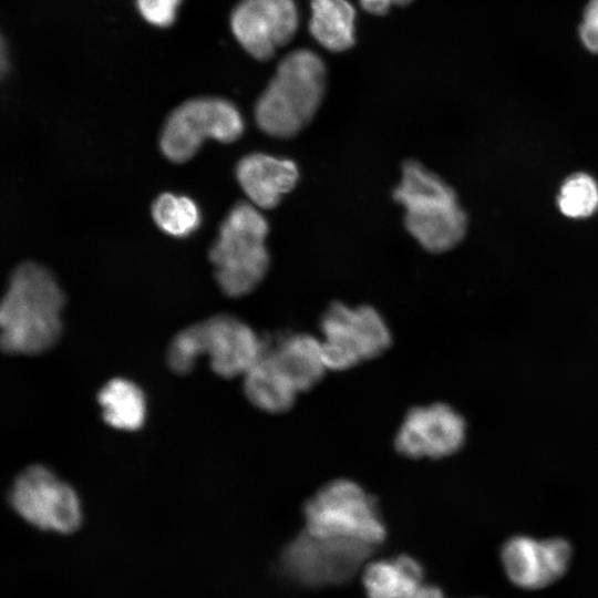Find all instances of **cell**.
Instances as JSON below:
<instances>
[{"label": "cell", "instance_id": "1", "mask_svg": "<svg viewBox=\"0 0 598 598\" xmlns=\"http://www.w3.org/2000/svg\"><path fill=\"white\" fill-rule=\"evenodd\" d=\"M65 298L53 275L25 261L11 274L0 307L1 347L10 354H39L58 341Z\"/></svg>", "mask_w": 598, "mask_h": 598}, {"label": "cell", "instance_id": "2", "mask_svg": "<svg viewBox=\"0 0 598 598\" xmlns=\"http://www.w3.org/2000/svg\"><path fill=\"white\" fill-rule=\"evenodd\" d=\"M326 86L327 72L320 56L307 49L290 52L256 102V124L274 138L295 137L316 116Z\"/></svg>", "mask_w": 598, "mask_h": 598}, {"label": "cell", "instance_id": "3", "mask_svg": "<svg viewBox=\"0 0 598 598\" xmlns=\"http://www.w3.org/2000/svg\"><path fill=\"white\" fill-rule=\"evenodd\" d=\"M404 208V226L419 245L432 254L453 249L464 238L467 217L456 193L439 175L408 159L392 193Z\"/></svg>", "mask_w": 598, "mask_h": 598}, {"label": "cell", "instance_id": "4", "mask_svg": "<svg viewBox=\"0 0 598 598\" xmlns=\"http://www.w3.org/2000/svg\"><path fill=\"white\" fill-rule=\"evenodd\" d=\"M268 233L262 210L249 202L237 203L228 212L208 255L225 295L246 296L265 279L270 266Z\"/></svg>", "mask_w": 598, "mask_h": 598}, {"label": "cell", "instance_id": "5", "mask_svg": "<svg viewBox=\"0 0 598 598\" xmlns=\"http://www.w3.org/2000/svg\"><path fill=\"white\" fill-rule=\"evenodd\" d=\"M266 341L246 322L231 315H217L179 331L167 352L169 368L188 373L199 355H207L215 373L243 377L265 351Z\"/></svg>", "mask_w": 598, "mask_h": 598}, {"label": "cell", "instance_id": "6", "mask_svg": "<svg viewBox=\"0 0 598 598\" xmlns=\"http://www.w3.org/2000/svg\"><path fill=\"white\" fill-rule=\"evenodd\" d=\"M305 530L321 538L380 545L386 536L379 506L360 484L336 478L321 486L305 504Z\"/></svg>", "mask_w": 598, "mask_h": 598}, {"label": "cell", "instance_id": "7", "mask_svg": "<svg viewBox=\"0 0 598 598\" xmlns=\"http://www.w3.org/2000/svg\"><path fill=\"white\" fill-rule=\"evenodd\" d=\"M319 327L329 371L349 370L378 358L392 343L390 327L369 305L334 301L322 313Z\"/></svg>", "mask_w": 598, "mask_h": 598}, {"label": "cell", "instance_id": "8", "mask_svg": "<svg viewBox=\"0 0 598 598\" xmlns=\"http://www.w3.org/2000/svg\"><path fill=\"white\" fill-rule=\"evenodd\" d=\"M245 122L237 106L221 97H196L178 105L162 128L159 146L174 163L190 159L207 138L220 143L237 141Z\"/></svg>", "mask_w": 598, "mask_h": 598}, {"label": "cell", "instance_id": "9", "mask_svg": "<svg viewBox=\"0 0 598 598\" xmlns=\"http://www.w3.org/2000/svg\"><path fill=\"white\" fill-rule=\"evenodd\" d=\"M375 546L340 538H321L302 530L282 550L279 567L307 587L340 585L351 579Z\"/></svg>", "mask_w": 598, "mask_h": 598}, {"label": "cell", "instance_id": "10", "mask_svg": "<svg viewBox=\"0 0 598 598\" xmlns=\"http://www.w3.org/2000/svg\"><path fill=\"white\" fill-rule=\"evenodd\" d=\"M10 504L28 523L63 534L81 524V506L74 489L59 480L49 468L31 465L16 478Z\"/></svg>", "mask_w": 598, "mask_h": 598}, {"label": "cell", "instance_id": "11", "mask_svg": "<svg viewBox=\"0 0 598 598\" xmlns=\"http://www.w3.org/2000/svg\"><path fill=\"white\" fill-rule=\"evenodd\" d=\"M466 436L464 417L442 402L408 411L394 437L396 451L413 460L442 458L457 452Z\"/></svg>", "mask_w": 598, "mask_h": 598}, {"label": "cell", "instance_id": "12", "mask_svg": "<svg viewBox=\"0 0 598 598\" xmlns=\"http://www.w3.org/2000/svg\"><path fill=\"white\" fill-rule=\"evenodd\" d=\"M293 0H241L230 16L231 31L252 58L267 61L289 43L298 29Z\"/></svg>", "mask_w": 598, "mask_h": 598}, {"label": "cell", "instance_id": "13", "mask_svg": "<svg viewBox=\"0 0 598 598\" xmlns=\"http://www.w3.org/2000/svg\"><path fill=\"white\" fill-rule=\"evenodd\" d=\"M571 559L573 547L561 537L538 539L516 535L501 548L505 575L515 586L528 590L556 582L567 573Z\"/></svg>", "mask_w": 598, "mask_h": 598}, {"label": "cell", "instance_id": "14", "mask_svg": "<svg viewBox=\"0 0 598 598\" xmlns=\"http://www.w3.org/2000/svg\"><path fill=\"white\" fill-rule=\"evenodd\" d=\"M235 175L248 202L261 210H269L296 187L300 172L291 158L252 152L238 161Z\"/></svg>", "mask_w": 598, "mask_h": 598}, {"label": "cell", "instance_id": "15", "mask_svg": "<svg viewBox=\"0 0 598 598\" xmlns=\"http://www.w3.org/2000/svg\"><path fill=\"white\" fill-rule=\"evenodd\" d=\"M266 352L291 380L299 392L316 386L328 372L319 337L292 332L266 342Z\"/></svg>", "mask_w": 598, "mask_h": 598}, {"label": "cell", "instance_id": "16", "mask_svg": "<svg viewBox=\"0 0 598 598\" xmlns=\"http://www.w3.org/2000/svg\"><path fill=\"white\" fill-rule=\"evenodd\" d=\"M243 379L247 400L267 413L279 414L288 411L300 393L266 350Z\"/></svg>", "mask_w": 598, "mask_h": 598}, {"label": "cell", "instance_id": "17", "mask_svg": "<svg viewBox=\"0 0 598 598\" xmlns=\"http://www.w3.org/2000/svg\"><path fill=\"white\" fill-rule=\"evenodd\" d=\"M423 568L409 555L370 563L363 571L369 598H414L422 587Z\"/></svg>", "mask_w": 598, "mask_h": 598}, {"label": "cell", "instance_id": "18", "mask_svg": "<svg viewBox=\"0 0 598 598\" xmlns=\"http://www.w3.org/2000/svg\"><path fill=\"white\" fill-rule=\"evenodd\" d=\"M309 32L324 49L342 52L355 43V9L349 0H311Z\"/></svg>", "mask_w": 598, "mask_h": 598}, {"label": "cell", "instance_id": "19", "mask_svg": "<svg viewBox=\"0 0 598 598\" xmlns=\"http://www.w3.org/2000/svg\"><path fill=\"white\" fill-rule=\"evenodd\" d=\"M105 422L118 430L134 431L145 420L146 403L142 390L132 381L115 378L99 392Z\"/></svg>", "mask_w": 598, "mask_h": 598}, {"label": "cell", "instance_id": "20", "mask_svg": "<svg viewBox=\"0 0 598 598\" xmlns=\"http://www.w3.org/2000/svg\"><path fill=\"white\" fill-rule=\"evenodd\" d=\"M152 217L162 231L178 238L189 236L202 223L197 204L187 196L172 193L162 194L153 202Z\"/></svg>", "mask_w": 598, "mask_h": 598}, {"label": "cell", "instance_id": "21", "mask_svg": "<svg viewBox=\"0 0 598 598\" xmlns=\"http://www.w3.org/2000/svg\"><path fill=\"white\" fill-rule=\"evenodd\" d=\"M558 206L569 218H586L598 210V184L586 173H576L563 183Z\"/></svg>", "mask_w": 598, "mask_h": 598}, {"label": "cell", "instance_id": "22", "mask_svg": "<svg viewBox=\"0 0 598 598\" xmlns=\"http://www.w3.org/2000/svg\"><path fill=\"white\" fill-rule=\"evenodd\" d=\"M181 0H136L141 16L156 27H168L173 23Z\"/></svg>", "mask_w": 598, "mask_h": 598}, {"label": "cell", "instance_id": "23", "mask_svg": "<svg viewBox=\"0 0 598 598\" xmlns=\"http://www.w3.org/2000/svg\"><path fill=\"white\" fill-rule=\"evenodd\" d=\"M579 37L590 52L598 53V0H589L586 6Z\"/></svg>", "mask_w": 598, "mask_h": 598}, {"label": "cell", "instance_id": "24", "mask_svg": "<svg viewBox=\"0 0 598 598\" xmlns=\"http://www.w3.org/2000/svg\"><path fill=\"white\" fill-rule=\"evenodd\" d=\"M413 0H359L360 6L373 16H385L393 6H408Z\"/></svg>", "mask_w": 598, "mask_h": 598}, {"label": "cell", "instance_id": "25", "mask_svg": "<svg viewBox=\"0 0 598 598\" xmlns=\"http://www.w3.org/2000/svg\"><path fill=\"white\" fill-rule=\"evenodd\" d=\"M414 598H445V596L436 586L422 585Z\"/></svg>", "mask_w": 598, "mask_h": 598}]
</instances>
